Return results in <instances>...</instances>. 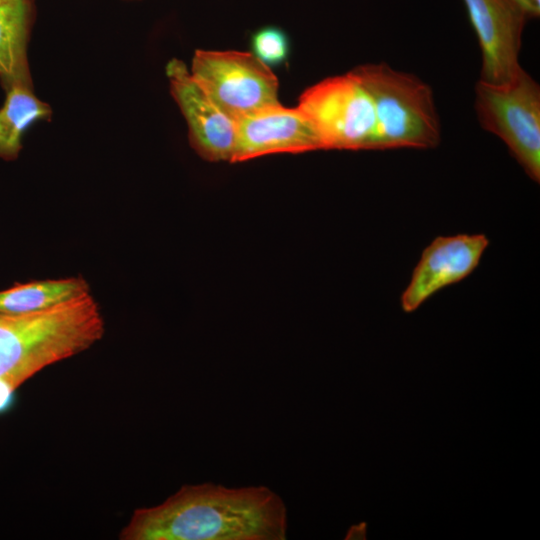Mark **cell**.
<instances>
[{
  "label": "cell",
  "mask_w": 540,
  "mask_h": 540,
  "mask_svg": "<svg viewBox=\"0 0 540 540\" xmlns=\"http://www.w3.org/2000/svg\"><path fill=\"white\" fill-rule=\"evenodd\" d=\"M283 499L266 486L184 485L164 502L135 510L122 540H284Z\"/></svg>",
  "instance_id": "cell-1"
},
{
  "label": "cell",
  "mask_w": 540,
  "mask_h": 540,
  "mask_svg": "<svg viewBox=\"0 0 540 540\" xmlns=\"http://www.w3.org/2000/svg\"><path fill=\"white\" fill-rule=\"evenodd\" d=\"M104 321L92 295L25 315L0 313V413L36 373L99 341Z\"/></svg>",
  "instance_id": "cell-2"
},
{
  "label": "cell",
  "mask_w": 540,
  "mask_h": 540,
  "mask_svg": "<svg viewBox=\"0 0 540 540\" xmlns=\"http://www.w3.org/2000/svg\"><path fill=\"white\" fill-rule=\"evenodd\" d=\"M349 72L373 102L379 149H428L439 144V118L426 83L385 63L365 64Z\"/></svg>",
  "instance_id": "cell-3"
},
{
  "label": "cell",
  "mask_w": 540,
  "mask_h": 540,
  "mask_svg": "<svg viewBox=\"0 0 540 540\" xmlns=\"http://www.w3.org/2000/svg\"><path fill=\"white\" fill-rule=\"evenodd\" d=\"M475 109L481 126L498 136L526 174L540 180V88L523 69L492 84L479 80Z\"/></svg>",
  "instance_id": "cell-4"
},
{
  "label": "cell",
  "mask_w": 540,
  "mask_h": 540,
  "mask_svg": "<svg viewBox=\"0 0 540 540\" xmlns=\"http://www.w3.org/2000/svg\"><path fill=\"white\" fill-rule=\"evenodd\" d=\"M297 107L315 128L323 149H379L373 102L350 72L309 87Z\"/></svg>",
  "instance_id": "cell-5"
},
{
  "label": "cell",
  "mask_w": 540,
  "mask_h": 540,
  "mask_svg": "<svg viewBox=\"0 0 540 540\" xmlns=\"http://www.w3.org/2000/svg\"><path fill=\"white\" fill-rule=\"evenodd\" d=\"M190 73L235 120L279 103L275 74L253 53L197 50Z\"/></svg>",
  "instance_id": "cell-6"
},
{
  "label": "cell",
  "mask_w": 540,
  "mask_h": 540,
  "mask_svg": "<svg viewBox=\"0 0 540 540\" xmlns=\"http://www.w3.org/2000/svg\"><path fill=\"white\" fill-rule=\"evenodd\" d=\"M170 92L188 126L189 143L210 162H231L237 139V120L225 113L196 82L186 64L176 58L166 65Z\"/></svg>",
  "instance_id": "cell-7"
},
{
  "label": "cell",
  "mask_w": 540,
  "mask_h": 540,
  "mask_svg": "<svg viewBox=\"0 0 540 540\" xmlns=\"http://www.w3.org/2000/svg\"><path fill=\"white\" fill-rule=\"evenodd\" d=\"M488 244L484 234L437 237L423 251L402 293V310L414 312L437 291L470 275Z\"/></svg>",
  "instance_id": "cell-8"
},
{
  "label": "cell",
  "mask_w": 540,
  "mask_h": 540,
  "mask_svg": "<svg viewBox=\"0 0 540 540\" xmlns=\"http://www.w3.org/2000/svg\"><path fill=\"white\" fill-rule=\"evenodd\" d=\"M323 149L315 128L298 108L280 103L237 120V139L231 163L274 153Z\"/></svg>",
  "instance_id": "cell-9"
},
{
  "label": "cell",
  "mask_w": 540,
  "mask_h": 540,
  "mask_svg": "<svg viewBox=\"0 0 540 540\" xmlns=\"http://www.w3.org/2000/svg\"><path fill=\"white\" fill-rule=\"evenodd\" d=\"M482 52L480 80L492 84L513 78L527 20L508 0H463Z\"/></svg>",
  "instance_id": "cell-10"
},
{
  "label": "cell",
  "mask_w": 540,
  "mask_h": 540,
  "mask_svg": "<svg viewBox=\"0 0 540 540\" xmlns=\"http://www.w3.org/2000/svg\"><path fill=\"white\" fill-rule=\"evenodd\" d=\"M36 19V0H0V83L4 90L33 84L28 46Z\"/></svg>",
  "instance_id": "cell-11"
},
{
  "label": "cell",
  "mask_w": 540,
  "mask_h": 540,
  "mask_svg": "<svg viewBox=\"0 0 540 540\" xmlns=\"http://www.w3.org/2000/svg\"><path fill=\"white\" fill-rule=\"evenodd\" d=\"M5 92L0 107V159L12 161L22 150L28 128L35 122L50 120L52 110L35 95L33 84H14Z\"/></svg>",
  "instance_id": "cell-12"
},
{
  "label": "cell",
  "mask_w": 540,
  "mask_h": 540,
  "mask_svg": "<svg viewBox=\"0 0 540 540\" xmlns=\"http://www.w3.org/2000/svg\"><path fill=\"white\" fill-rule=\"evenodd\" d=\"M89 293V285L82 277L31 281L0 291V313L43 312Z\"/></svg>",
  "instance_id": "cell-13"
},
{
  "label": "cell",
  "mask_w": 540,
  "mask_h": 540,
  "mask_svg": "<svg viewBox=\"0 0 540 540\" xmlns=\"http://www.w3.org/2000/svg\"><path fill=\"white\" fill-rule=\"evenodd\" d=\"M253 54L267 66L285 62L289 55V38L279 27L266 26L257 30L251 38Z\"/></svg>",
  "instance_id": "cell-14"
},
{
  "label": "cell",
  "mask_w": 540,
  "mask_h": 540,
  "mask_svg": "<svg viewBox=\"0 0 540 540\" xmlns=\"http://www.w3.org/2000/svg\"><path fill=\"white\" fill-rule=\"evenodd\" d=\"M526 19L540 14V0H508Z\"/></svg>",
  "instance_id": "cell-15"
},
{
  "label": "cell",
  "mask_w": 540,
  "mask_h": 540,
  "mask_svg": "<svg viewBox=\"0 0 540 540\" xmlns=\"http://www.w3.org/2000/svg\"><path fill=\"white\" fill-rule=\"evenodd\" d=\"M366 535L367 523L361 522L348 529L345 539H366Z\"/></svg>",
  "instance_id": "cell-16"
}]
</instances>
